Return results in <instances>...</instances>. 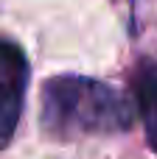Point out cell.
<instances>
[{
	"instance_id": "1",
	"label": "cell",
	"mask_w": 157,
	"mask_h": 159,
	"mask_svg": "<svg viewBox=\"0 0 157 159\" xmlns=\"http://www.w3.org/2000/svg\"><path fill=\"white\" fill-rule=\"evenodd\" d=\"M42 126L53 137L115 134L132 126V106L101 81L56 75L42 89Z\"/></svg>"
},
{
	"instance_id": "2",
	"label": "cell",
	"mask_w": 157,
	"mask_h": 159,
	"mask_svg": "<svg viewBox=\"0 0 157 159\" xmlns=\"http://www.w3.org/2000/svg\"><path fill=\"white\" fill-rule=\"evenodd\" d=\"M28 84V61L14 42L0 39V148L14 137Z\"/></svg>"
},
{
	"instance_id": "3",
	"label": "cell",
	"mask_w": 157,
	"mask_h": 159,
	"mask_svg": "<svg viewBox=\"0 0 157 159\" xmlns=\"http://www.w3.org/2000/svg\"><path fill=\"white\" fill-rule=\"evenodd\" d=\"M132 87H135V103L143 117L149 145L157 154V61L143 59L138 64V70L132 75Z\"/></svg>"
}]
</instances>
